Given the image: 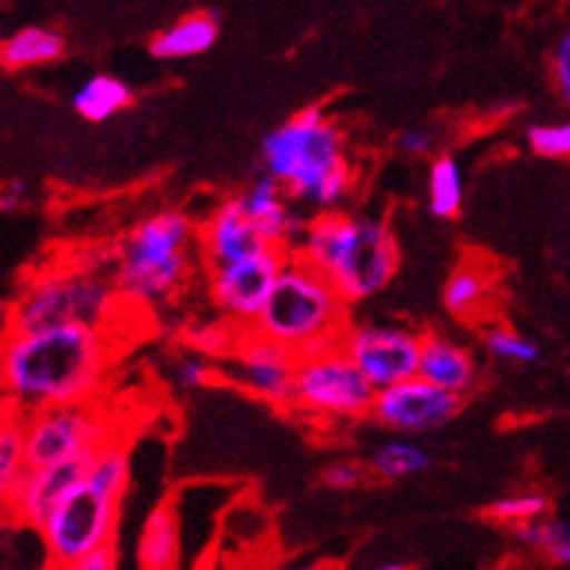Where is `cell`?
I'll list each match as a JSON object with an SVG mask.
<instances>
[{
    "label": "cell",
    "instance_id": "4316f807",
    "mask_svg": "<svg viewBox=\"0 0 570 570\" xmlns=\"http://www.w3.org/2000/svg\"><path fill=\"white\" fill-rule=\"evenodd\" d=\"M239 332V326H233L227 317L218 315V321L189 323L187 330H184V341H187L189 350H196V353L218 355V358H222V355L230 353V346L236 344Z\"/></svg>",
    "mask_w": 570,
    "mask_h": 570
},
{
    "label": "cell",
    "instance_id": "d590c367",
    "mask_svg": "<svg viewBox=\"0 0 570 570\" xmlns=\"http://www.w3.org/2000/svg\"><path fill=\"white\" fill-rule=\"evenodd\" d=\"M27 207V184L21 178H9L0 189V210L3 216H16Z\"/></svg>",
    "mask_w": 570,
    "mask_h": 570
},
{
    "label": "cell",
    "instance_id": "9a60e30c",
    "mask_svg": "<svg viewBox=\"0 0 570 570\" xmlns=\"http://www.w3.org/2000/svg\"><path fill=\"white\" fill-rule=\"evenodd\" d=\"M268 248H274V245L248 216L242 196H233L218 204L213 216L198 227V256H202L207 271L218 268V265L239 263V259H248V256L263 254Z\"/></svg>",
    "mask_w": 570,
    "mask_h": 570
},
{
    "label": "cell",
    "instance_id": "277c9868",
    "mask_svg": "<svg viewBox=\"0 0 570 570\" xmlns=\"http://www.w3.org/2000/svg\"><path fill=\"white\" fill-rule=\"evenodd\" d=\"M350 323V303L335 283L301 250H288L277 285L250 330L279 341L301 358L341 344Z\"/></svg>",
    "mask_w": 570,
    "mask_h": 570
},
{
    "label": "cell",
    "instance_id": "d6a6232c",
    "mask_svg": "<svg viewBox=\"0 0 570 570\" xmlns=\"http://www.w3.org/2000/svg\"><path fill=\"white\" fill-rule=\"evenodd\" d=\"M553 82L564 106L570 108V30L559 38L553 53Z\"/></svg>",
    "mask_w": 570,
    "mask_h": 570
},
{
    "label": "cell",
    "instance_id": "836d02e7",
    "mask_svg": "<svg viewBox=\"0 0 570 570\" xmlns=\"http://www.w3.org/2000/svg\"><path fill=\"white\" fill-rule=\"evenodd\" d=\"M120 564V550L114 541L108 544H99L90 553H85L79 562H76V570H114Z\"/></svg>",
    "mask_w": 570,
    "mask_h": 570
},
{
    "label": "cell",
    "instance_id": "d4e9b609",
    "mask_svg": "<svg viewBox=\"0 0 570 570\" xmlns=\"http://www.w3.org/2000/svg\"><path fill=\"white\" fill-rule=\"evenodd\" d=\"M428 465H431V454L411 440H393V443L379 445L370 458V472L382 481H405V478L425 472Z\"/></svg>",
    "mask_w": 570,
    "mask_h": 570
},
{
    "label": "cell",
    "instance_id": "5b68a950",
    "mask_svg": "<svg viewBox=\"0 0 570 570\" xmlns=\"http://www.w3.org/2000/svg\"><path fill=\"white\" fill-rule=\"evenodd\" d=\"M193 245H198V227L187 213L160 210L137 222L114 263V285L122 301L137 306L173 301L193 274Z\"/></svg>",
    "mask_w": 570,
    "mask_h": 570
},
{
    "label": "cell",
    "instance_id": "f546056e",
    "mask_svg": "<svg viewBox=\"0 0 570 570\" xmlns=\"http://www.w3.org/2000/svg\"><path fill=\"white\" fill-rule=\"evenodd\" d=\"M527 142L539 158L568 160L570 158V122H550V126H533L527 131Z\"/></svg>",
    "mask_w": 570,
    "mask_h": 570
},
{
    "label": "cell",
    "instance_id": "603a6c76",
    "mask_svg": "<svg viewBox=\"0 0 570 570\" xmlns=\"http://www.w3.org/2000/svg\"><path fill=\"white\" fill-rule=\"evenodd\" d=\"M489 288H492V274L481 263H463L445 283V308L458 317H474V312L487 303Z\"/></svg>",
    "mask_w": 570,
    "mask_h": 570
},
{
    "label": "cell",
    "instance_id": "ffe728a7",
    "mask_svg": "<svg viewBox=\"0 0 570 570\" xmlns=\"http://www.w3.org/2000/svg\"><path fill=\"white\" fill-rule=\"evenodd\" d=\"M65 56V38L47 27H23L0 45V65L7 70H30Z\"/></svg>",
    "mask_w": 570,
    "mask_h": 570
},
{
    "label": "cell",
    "instance_id": "8fae6325",
    "mask_svg": "<svg viewBox=\"0 0 570 570\" xmlns=\"http://www.w3.org/2000/svg\"><path fill=\"white\" fill-rule=\"evenodd\" d=\"M341 346L379 391L420 373L422 335L402 323H350Z\"/></svg>",
    "mask_w": 570,
    "mask_h": 570
},
{
    "label": "cell",
    "instance_id": "8992f818",
    "mask_svg": "<svg viewBox=\"0 0 570 570\" xmlns=\"http://www.w3.org/2000/svg\"><path fill=\"white\" fill-rule=\"evenodd\" d=\"M122 294L88 271H47L21 288L7 312L9 332H41L56 326L108 330L120 312Z\"/></svg>",
    "mask_w": 570,
    "mask_h": 570
},
{
    "label": "cell",
    "instance_id": "d6986e66",
    "mask_svg": "<svg viewBox=\"0 0 570 570\" xmlns=\"http://www.w3.org/2000/svg\"><path fill=\"white\" fill-rule=\"evenodd\" d=\"M218 38L216 18L207 12H196V16L180 18L169 30H160L151 38L149 53L160 61H178L193 59V56L207 53Z\"/></svg>",
    "mask_w": 570,
    "mask_h": 570
},
{
    "label": "cell",
    "instance_id": "5bb4252c",
    "mask_svg": "<svg viewBox=\"0 0 570 570\" xmlns=\"http://www.w3.org/2000/svg\"><path fill=\"white\" fill-rule=\"evenodd\" d=\"M97 451H85V454L56 460V463L30 465L18 478L12 492L3 498L9 515L16 518L18 524L38 530V527L45 524V518L56 510V503L88 478Z\"/></svg>",
    "mask_w": 570,
    "mask_h": 570
},
{
    "label": "cell",
    "instance_id": "1f68e13d",
    "mask_svg": "<svg viewBox=\"0 0 570 570\" xmlns=\"http://www.w3.org/2000/svg\"><path fill=\"white\" fill-rule=\"evenodd\" d=\"M364 474L367 469L355 460H335L321 469V483L330 489H355L358 483H364Z\"/></svg>",
    "mask_w": 570,
    "mask_h": 570
},
{
    "label": "cell",
    "instance_id": "f1b7e54d",
    "mask_svg": "<svg viewBox=\"0 0 570 570\" xmlns=\"http://www.w3.org/2000/svg\"><path fill=\"white\" fill-rule=\"evenodd\" d=\"M483 346L489 355H495L501 361H512V364H533L539 361V346L524 335H518L510 326H492L483 332Z\"/></svg>",
    "mask_w": 570,
    "mask_h": 570
},
{
    "label": "cell",
    "instance_id": "484cf974",
    "mask_svg": "<svg viewBox=\"0 0 570 570\" xmlns=\"http://www.w3.org/2000/svg\"><path fill=\"white\" fill-rule=\"evenodd\" d=\"M27 425H23V413L9 407V416L0 428V495L7 498L12 487L27 472Z\"/></svg>",
    "mask_w": 570,
    "mask_h": 570
},
{
    "label": "cell",
    "instance_id": "e0dca14e",
    "mask_svg": "<svg viewBox=\"0 0 570 570\" xmlns=\"http://www.w3.org/2000/svg\"><path fill=\"white\" fill-rule=\"evenodd\" d=\"M420 375H425L428 382L440 384L445 391L465 396L478 384V361H474L472 350L460 346L458 341L428 332V335H422Z\"/></svg>",
    "mask_w": 570,
    "mask_h": 570
},
{
    "label": "cell",
    "instance_id": "30bf717a",
    "mask_svg": "<svg viewBox=\"0 0 570 570\" xmlns=\"http://www.w3.org/2000/svg\"><path fill=\"white\" fill-rule=\"evenodd\" d=\"M218 375L271 405H292L297 355L256 330H242L230 353L222 355Z\"/></svg>",
    "mask_w": 570,
    "mask_h": 570
},
{
    "label": "cell",
    "instance_id": "8d00e7d4",
    "mask_svg": "<svg viewBox=\"0 0 570 570\" xmlns=\"http://www.w3.org/2000/svg\"><path fill=\"white\" fill-rule=\"evenodd\" d=\"M379 568H384V570H402V568H407V564H402V562H387V564H379Z\"/></svg>",
    "mask_w": 570,
    "mask_h": 570
},
{
    "label": "cell",
    "instance_id": "ac0fdd59",
    "mask_svg": "<svg viewBox=\"0 0 570 570\" xmlns=\"http://www.w3.org/2000/svg\"><path fill=\"white\" fill-rule=\"evenodd\" d=\"M180 562V518L173 503H160L142 521L137 535V564L142 570H169Z\"/></svg>",
    "mask_w": 570,
    "mask_h": 570
},
{
    "label": "cell",
    "instance_id": "cb8c5ba5",
    "mask_svg": "<svg viewBox=\"0 0 570 570\" xmlns=\"http://www.w3.org/2000/svg\"><path fill=\"white\" fill-rule=\"evenodd\" d=\"M463 175H460L458 160L451 155H443L431 164L428 173V207L431 216L436 218H454L463 210Z\"/></svg>",
    "mask_w": 570,
    "mask_h": 570
},
{
    "label": "cell",
    "instance_id": "7c38bea8",
    "mask_svg": "<svg viewBox=\"0 0 570 570\" xmlns=\"http://www.w3.org/2000/svg\"><path fill=\"white\" fill-rule=\"evenodd\" d=\"M285 256L288 250L268 248L263 254L239 259V263L207 271L210 301L218 308V315L227 317L239 330H250L277 285Z\"/></svg>",
    "mask_w": 570,
    "mask_h": 570
},
{
    "label": "cell",
    "instance_id": "7a4b0ae2",
    "mask_svg": "<svg viewBox=\"0 0 570 570\" xmlns=\"http://www.w3.org/2000/svg\"><path fill=\"white\" fill-rule=\"evenodd\" d=\"M265 173L283 184L288 198L335 210L353 193L355 173L344 151L338 122L321 106L297 111L263 140Z\"/></svg>",
    "mask_w": 570,
    "mask_h": 570
},
{
    "label": "cell",
    "instance_id": "ba28073f",
    "mask_svg": "<svg viewBox=\"0 0 570 570\" xmlns=\"http://www.w3.org/2000/svg\"><path fill=\"white\" fill-rule=\"evenodd\" d=\"M120 503L122 495L99 487L90 478L70 489L68 495L56 503V510L45 518V524L38 527L50 564L76 568L85 553L117 539Z\"/></svg>",
    "mask_w": 570,
    "mask_h": 570
},
{
    "label": "cell",
    "instance_id": "7402d4cb",
    "mask_svg": "<svg viewBox=\"0 0 570 570\" xmlns=\"http://www.w3.org/2000/svg\"><path fill=\"white\" fill-rule=\"evenodd\" d=\"M518 544L535 550L550 564H570V521L559 518H533L510 527Z\"/></svg>",
    "mask_w": 570,
    "mask_h": 570
},
{
    "label": "cell",
    "instance_id": "e575fe53",
    "mask_svg": "<svg viewBox=\"0 0 570 570\" xmlns=\"http://www.w3.org/2000/svg\"><path fill=\"white\" fill-rule=\"evenodd\" d=\"M434 142H436L434 131L413 126L407 128L405 135L399 137V149L405 151V155H413V158H422V155H428V151L434 149Z\"/></svg>",
    "mask_w": 570,
    "mask_h": 570
},
{
    "label": "cell",
    "instance_id": "4dcf8cb0",
    "mask_svg": "<svg viewBox=\"0 0 570 570\" xmlns=\"http://www.w3.org/2000/svg\"><path fill=\"white\" fill-rule=\"evenodd\" d=\"M210 355L204 353H196V350H189V353L178 355L175 358V367H173V379L178 387H184V391H198V387H204V384L213 382V364Z\"/></svg>",
    "mask_w": 570,
    "mask_h": 570
},
{
    "label": "cell",
    "instance_id": "83f0119b",
    "mask_svg": "<svg viewBox=\"0 0 570 570\" xmlns=\"http://www.w3.org/2000/svg\"><path fill=\"white\" fill-rule=\"evenodd\" d=\"M550 510L548 495H539V492H521V495H507L501 501H495L487 510L489 521L503 527L524 524V521H533V518H544Z\"/></svg>",
    "mask_w": 570,
    "mask_h": 570
},
{
    "label": "cell",
    "instance_id": "3957f363",
    "mask_svg": "<svg viewBox=\"0 0 570 570\" xmlns=\"http://www.w3.org/2000/svg\"><path fill=\"white\" fill-rule=\"evenodd\" d=\"M301 250L335 283L350 306L370 301L399 271V245L384 218L321 210L306 225Z\"/></svg>",
    "mask_w": 570,
    "mask_h": 570
},
{
    "label": "cell",
    "instance_id": "4fadbf2b",
    "mask_svg": "<svg viewBox=\"0 0 570 570\" xmlns=\"http://www.w3.org/2000/svg\"><path fill=\"white\" fill-rule=\"evenodd\" d=\"M460 407H463L460 393L445 391L416 373L375 393L370 416L396 434H428V431L449 425Z\"/></svg>",
    "mask_w": 570,
    "mask_h": 570
},
{
    "label": "cell",
    "instance_id": "9c48e42d",
    "mask_svg": "<svg viewBox=\"0 0 570 570\" xmlns=\"http://www.w3.org/2000/svg\"><path fill=\"white\" fill-rule=\"evenodd\" d=\"M23 425H27V465L76 458L117 440L114 425L106 420L97 399L23 413Z\"/></svg>",
    "mask_w": 570,
    "mask_h": 570
},
{
    "label": "cell",
    "instance_id": "6da1fadb",
    "mask_svg": "<svg viewBox=\"0 0 570 570\" xmlns=\"http://www.w3.org/2000/svg\"><path fill=\"white\" fill-rule=\"evenodd\" d=\"M108 330L56 326L9 332L0 350V384L7 407L32 413L50 405L97 399L111 364Z\"/></svg>",
    "mask_w": 570,
    "mask_h": 570
},
{
    "label": "cell",
    "instance_id": "2e32d148",
    "mask_svg": "<svg viewBox=\"0 0 570 570\" xmlns=\"http://www.w3.org/2000/svg\"><path fill=\"white\" fill-rule=\"evenodd\" d=\"M285 196H288V193L283 189V184L265 173L263 178L256 180V184H250V187L242 193V202H245L248 216L254 218L256 227L268 236V242L274 248L294 250L301 245L308 222H303V218L288 207Z\"/></svg>",
    "mask_w": 570,
    "mask_h": 570
},
{
    "label": "cell",
    "instance_id": "52a82bcc",
    "mask_svg": "<svg viewBox=\"0 0 570 570\" xmlns=\"http://www.w3.org/2000/svg\"><path fill=\"white\" fill-rule=\"evenodd\" d=\"M375 387L341 344L297 358L292 407L317 420H361L373 413Z\"/></svg>",
    "mask_w": 570,
    "mask_h": 570
},
{
    "label": "cell",
    "instance_id": "44dd1931",
    "mask_svg": "<svg viewBox=\"0 0 570 570\" xmlns=\"http://www.w3.org/2000/svg\"><path fill=\"white\" fill-rule=\"evenodd\" d=\"M131 102V90L114 76H90L88 82L73 94L76 114L88 122H106Z\"/></svg>",
    "mask_w": 570,
    "mask_h": 570
}]
</instances>
